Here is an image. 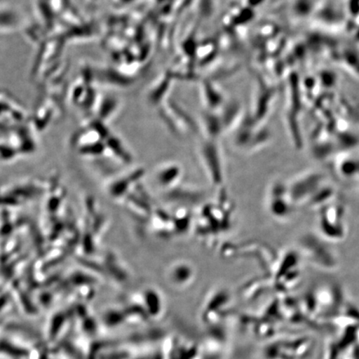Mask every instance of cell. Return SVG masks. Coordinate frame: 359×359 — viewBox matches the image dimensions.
I'll return each instance as SVG.
<instances>
[{
    "label": "cell",
    "mask_w": 359,
    "mask_h": 359,
    "mask_svg": "<svg viewBox=\"0 0 359 359\" xmlns=\"http://www.w3.org/2000/svg\"><path fill=\"white\" fill-rule=\"evenodd\" d=\"M299 246L305 258L314 266L333 271L338 266L334 251L317 237L305 235L300 239Z\"/></svg>",
    "instance_id": "obj_1"
},
{
    "label": "cell",
    "mask_w": 359,
    "mask_h": 359,
    "mask_svg": "<svg viewBox=\"0 0 359 359\" xmlns=\"http://www.w3.org/2000/svg\"><path fill=\"white\" fill-rule=\"evenodd\" d=\"M324 176L318 172H307L302 175L287 186L290 198L294 205L302 204L313 196V192H316L324 182Z\"/></svg>",
    "instance_id": "obj_2"
},
{
    "label": "cell",
    "mask_w": 359,
    "mask_h": 359,
    "mask_svg": "<svg viewBox=\"0 0 359 359\" xmlns=\"http://www.w3.org/2000/svg\"><path fill=\"white\" fill-rule=\"evenodd\" d=\"M344 213L341 205L327 206L325 212L322 213L320 226L322 234L332 239L344 238L345 232Z\"/></svg>",
    "instance_id": "obj_3"
},
{
    "label": "cell",
    "mask_w": 359,
    "mask_h": 359,
    "mask_svg": "<svg viewBox=\"0 0 359 359\" xmlns=\"http://www.w3.org/2000/svg\"><path fill=\"white\" fill-rule=\"evenodd\" d=\"M273 197L271 196V212L280 218L288 217L291 214V209L294 208V205L290 198L287 186L282 185L281 183L277 184L273 187Z\"/></svg>",
    "instance_id": "obj_4"
}]
</instances>
